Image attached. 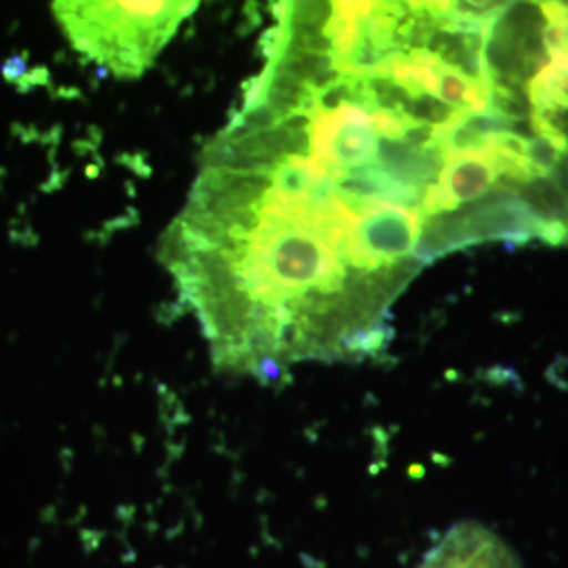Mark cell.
<instances>
[{"label":"cell","instance_id":"277c9868","mask_svg":"<svg viewBox=\"0 0 568 568\" xmlns=\"http://www.w3.org/2000/svg\"><path fill=\"white\" fill-rule=\"evenodd\" d=\"M499 180L497 164L493 154L485 152H466V154H448L445 169L440 173L438 185L455 204L476 203L487 196L490 187Z\"/></svg>","mask_w":568,"mask_h":568},{"label":"cell","instance_id":"3957f363","mask_svg":"<svg viewBox=\"0 0 568 568\" xmlns=\"http://www.w3.org/2000/svg\"><path fill=\"white\" fill-rule=\"evenodd\" d=\"M415 568H523L516 554L493 530L462 523L429 549Z\"/></svg>","mask_w":568,"mask_h":568},{"label":"cell","instance_id":"5b68a950","mask_svg":"<svg viewBox=\"0 0 568 568\" xmlns=\"http://www.w3.org/2000/svg\"><path fill=\"white\" fill-rule=\"evenodd\" d=\"M549 178L554 180V183L560 187V192L568 199V154L562 156V161L551 171Z\"/></svg>","mask_w":568,"mask_h":568},{"label":"cell","instance_id":"7a4b0ae2","mask_svg":"<svg viewBox=\"0 0 568 568\" xmlns=\"http://www.w3.org/2000/svg\"><path fill=\"white\" fill-rule=\"evenodd\" d=\"M462 213L469 244L488 241L525 244L532 239L554 246L568 243L567 225L546 224L537 220L530 206L506 187L488 192L480 201L464 206Z\"/></svg>","mask_w":568,"mask_h":568},{"label":"cell","instance_id":"6da1fadb","mask_svg":"<svg viewBox=\"0 0 568 568\" xmlns=\"http://www.w3.org/2000/svg\"><path fill=\"white\" fill-rule=\"evenodd\" d=\"M53 9L77 49L121 77H138L196 2H58Z\"/></svg>","mask_w":568,"mask_h":568}]
</instances>
